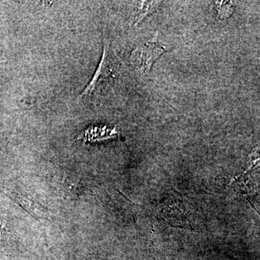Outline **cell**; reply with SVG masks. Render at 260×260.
<instances>
[{
  "mask_svg": "<svg viewBox=\"0 0 260 260\" xmlns=\"http://www.w3.org/2000/svg\"><path fill=\"white\" fill-rule=\"evenodd\" d=\"M114 73V59L110 51V46L105 36L104 37V51L102 60L99 63L95 74L87 85L83 93L80 94L79 99H84L85 97H92L99 91L102 86L103 83L109 81L112 78Z\"/></svg>",
  "mask_w": 260,
  "mask_h": 260,
  "instance_id": "cell-2",
  "label": "cell"
},
{
  "mask_svg": "<svg viewBox=\"0 0 260 260\" xmlns=\"http://www.w3.org/2000/svg\"><path fill=\"white\" fill-rule=\"evenodd\" d=\"M215 5L218 11V18L221 20L229 18L234 13V4L233 2H216Z\"/></svg>",
  "mask_w": 260,
  "mask_h": 260,
  "instance_id": "cell-5",
  "label": "cell"
},
{
  "mask_svg": "<svg viewBox=\"0 0 260 260\" xmlns=\"http://www.w3.org/2000/svg\"><path fill=\"white\" fill-rule=\"evenodd\" d=\"M9 196L13 197L15 201L18 202L20 206L23 207L24 209L27 211L30 212L32 215L35 216L40 217V218H46V217H49V213L46 210L42 205H39L37 202L31 200V198H28L26 197L23 196L20 194H17L14 191H9L7 190Z\"/></svg>",
  "mask_w": 260,
  "mask_h": 260,
  "instance_id": "cell-3",
  "label": "cell"
},
{
  "mask_svg": "<svg viewBox=\"0 0 260 260\" xmlns=\"http://www.w3.org/2000/svg\"><path fill=\"white\" fill-rule=\"evenodd\" d=\"M158 2L143 1L140 4V8L135 16L134 25L136 26L143 21V19L146 18L150 13H153L155 8L158 6Z\"/></svg>",
  "mask_w": 260,
  "mask_h": 260,
  "instance_id": "cell-4",
  "label": "cell"
},
{
  "mask_svg": "<svg viewBox=\"0 0 260 260\" xmlns=\"http://www.w3.org/2000/svg\"><path fill=\"white\" fill-rule=\"evenodd\" d=\"M5 229V224L3 223V220H0V241H1L2 238H3V232H4Z\"/></svg>",
  "mask_w": 260,
  "mask_h": 260,
  "instance_id": "cell-6",
  "label": "cell"
},
{
  "mask_svg": "<svg viewBox=\"0 0 260 260\" xmlns=\"http://www.w3.org/2000/svg\"><path fill=\"white\" fill-rule=\"evenodd\" d=\"M166 51L162 44L151 39L140 46L132 52L130 61L140 74L147 75L150 73L155 61Z\"/></svg>",
  "mask_w": 260,
  "mask_h": 260,
  "instance_id": "cell-1",
  "label": "cell"
}]
</instances>
